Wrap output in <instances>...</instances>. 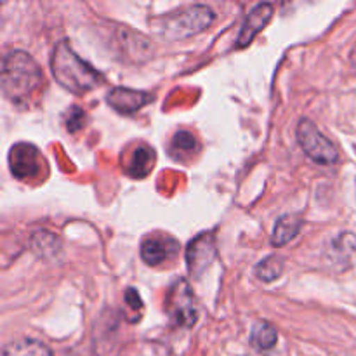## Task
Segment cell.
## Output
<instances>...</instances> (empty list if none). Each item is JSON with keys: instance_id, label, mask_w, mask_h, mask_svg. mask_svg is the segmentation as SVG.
<instances>
[{"instance_id": "cell-1", "label": "cell", "mask_w": 356, "mask_h": 356, "mask_svg": "<svg viewBox=\"0 0 356 356\" xmlns=\"http://www.w3.org/2000/svg\"><path fill=\"white\" fill-rule=\"evenodd\" d=\"M52 76L63 89L73 94H86L103 83V75L94 66L83 61L72 49L68 40L56 44L51 56Z\"/></svg>"}, {"instance_id": "cell-2", "label": "cell", "mask_w": 356, "mask_h": 356, "mask_svg": "<svg viewBox=\"0 0 356 356\" xmlns=\"http://www.w3.org/2000/svg\"><path fill=\"white\" fill-rule=\"evenodd\" d=\"M44 82L40 66L24 51H9L2 59V94L13 103H26Z\"/></svg>"}, {"instance_id": "cell-3", "label": "cell", "mask_w": 356, "mask_h": 356, "mask_svg": "<svg viewBox=\"0 0 356 356\" xmlns=\"http://www.w3.org/2000/svg\"><path fill=\"white\" fill-rule=\"evenodd\" d=\"M216 19L209 6H188L155 19V30L169 40H183L207 30Z\"/></svg>"}, {"instance_id": "cell-4", "label": "cell", "mask_w": 356, "mask_h": 356, "mask_svg": "<svg viewBox=\"0 0 356 356\" xmlns=\"http://www.w3.org/2000/svg\"><path fill=\"white\" fill-rule=\"evenodd\" d=\"M298 143L302 152L320 165H334L339 160V153H337L334 143L323 132H320L315 122H312L309 118L299 120Z\"/></svg>"}, {"instance_id": "cell-5", "label": "cell", "mask_w": 356, "mask_h": 356, "mask_svg": "<svg viewBox=\"0 0 356 356\" xmlns=\"http://www.w3.org/2000/svg\"><path fill=\"white\" fill-rule=\"evenodd\" d=\"M165 312L170 320L179 327H193L197 323L198 312L193 291L184 278H177L170 285L165 299Z\"/></svg>"}, {"instance_id": "cell-6", "label": "cell", "mask_w": 356, "mask_h": 356, "mask_svg": "<svg viewBox=\"0 0 356 356\" xmlns=\"http://www.w3.org/2000/svg\"><path fill=\"white\" fill-rule=\"evenodd\" d=\"M9 169L17 181H35L42 176L45 169V159L37 146L30 143H16L9 149Z\"/></svg>"}, {"instance_id": "cell-7", "label": "cell", "mask_w": 356, "mask_h": 356, "mask_svg": "<svg viewBox=\"0 0 356 356\" xmlns=\"http://www.w3.org/2000/svg\"><path fill=\"white\" fill-rule=\"evenodd\" d=\"M181 247L174 236L165 235V233H152L143 238L139 254L141 259L148 266H159L165 261H172L179 254Z\"/></svg>"}, {"instance_id": "cell-8", "label": "cell", "mask_w": 356, "mask_h": 356, "mask_svg": "<svg viewBox=\"0 0 356 356\" xmlns=\"http://www.w3.org/2000/svg\"><path fill=\"white\" fill-rule=\"evenodd\" d=\"M216 238L212 233H202L186 247V264L191 277L198 278L209 270L216 259Z\"/></svg>"}, {"instance_id": "cell-9", "label": "cell", "mask_w": 356, "mask_h": 356, "mask_svg": "<svg viewBox=\"0 0 356 356\" xmlns=\"http://www.w3.org/2000/svg\"><path fill=\"white\" fill-rule=\"evenodd\" d=\"M153 96L145 90L127 89V87H113L108 92L106 103L108 106L113 108L120 115H132L145 108L146 104L152 103Z\"/></svg>"}, {"instance_id": "cell-10", "label": "cell", "mask_w": 356, "mask_h": 356, "mask_svg": "<svg viewBox=\"0 0 356 356\" xmlns=\"http://www.w3.org/2000/svg\"><path fill=\"white\" fill-rule=\"evenodd\" d=\"M271 16H273V6L271 3H257L249 14H247L245 21H243L242 31H240L238 38H236V47L243 49L254 42V38L263 31V28L270 23Z\"/></svg>"}, {"instance_id": "cell-11", "label": "cell", "mask_w": 356, "mask_h": 356, "mask_svg": "<svg viewBox=\"0 0 356 356\" xmlns=\"http://www.w3.org/2000/svg\"><path fill=\"white\" fill-rule=\"evenodd\" d=\"M155 163V149L146 143H139L129 155L127 162L124 163V170L127 176L134 179H143L148 176Z\"/></svg>"}, {"instance_id": "cell-12", "label": "cell", "mask_w": 356, "mask_h": 356, "mask_svg": "<svg viewBox=\"0 0 356 356\" xmlns=\"http://www.w3.org/2000/svg\"><path fill=\"white\" fill-rule=\"evenodd\" d=\"M302 228V219L298 214H285L278 218L277 225H275L273 235H271V243L273 247H284L289 242L298 236V233Z\"/></svg>"}, {"instance_id": "cell-13", "label": "cell", "mask_w": 356, "mask_h": 356, "mask_svg": "<svg viewBox=\"0 0 356 356\" xmlns=\"http://www.w3.org/2000/svg\"><path fill=\"white\" fill-rule=\"evenodd\" d=\"M2 356H52L51 348L37 339H19L3 348Z\"/></svg>"}, {"instance_id": "cell-14", "label": "cell", "mask_w": 356, "mask_h": 356, "mask_svg": "<svg viewBox=\"0 0 356 356\" xmlns=\"http://www.w3.org/2000/svg\"><path fill=\"white\" fill-rule=\"evenodd\" d=\"M278 332L275 327L268 322H259L254 325L252 334H250V344L256 348L257 351L264 353V351H271L277 346Z\"/></svg>"}, {"instance_id": "cell-15", "label": "cell", "mask_w": 356, "mask_h": 356, "mask_svg": "<svg viewBox=\"0 0 356 356\" xmlns=\"http://www.w3.org/2000/svg\"><path fill=\"white\" fill-rule=\"evenodd\" d=\"M198 149L197 138L190 131H177L170 141V155L181 160L184 156H191Z\"/></svg>"}, {"instance_id": "cell-16", "label": "cell", "mask_w": 356, "mask_h": 356, "mask_svg": "<svg viewBox=\"0 0 356 356\" xmlns=\"http://www.w3.org/2000/svg\"><path fill=\"white\" fill-rule=\"evenodd\" d=\"M284 257L271 254V256L259 261V264L256 266V277L263 282H275L284 273Z\"/></svg>"}, {"instance_id": "cell-17", "label": "cell", "mask_w": 356, "mask_h": 356, "mask_svg": "<svg viewBox=\"0 0 356 356\" xmlns=\"http://www.w3.org/2000/svg\"><path fill=\"white\" fill-rule=\"evenodd\" d=\"M31 242H33V249L37 250V252H49V254H54L56 250H58V238H56L52 233H47V232H38L35 233L33 238H31Z\"/></svg>"}, {"instance_id": "cell-18", "label": "cell", "mask_w": 356, "mask_h": 356, "mask_svg": "<svg viewBox=\"0 0 356 356\" xmlns=\"http://www.w3.org/2000/svg\"><path fill=\"white\" fill-rule=\"evenodd\" d=\"M83 124H86V113H83L79 106L70 108L68 113H66V120H65L66 131L72 132L73 134V132L80 131V129L83 127Z\"/></svg>"}, {"instance_id": "cell-19", "label": "cell", "mask_w": 356, "mask_h": 356, "mask_svg": "<svg viewBox=\"0 0 356 356\" xmlns=\"http://www.w3.org/2000/svg\"><path fill=\"white\" fill-rule=\"evenodd\" d=\"M124 299H125V302L129 305V308L134 309V312H138V309L143 308V301H141V298H139L138 292H136V289H132V287L127 289V291H125Z\"/></svg>"}]
</instances>
